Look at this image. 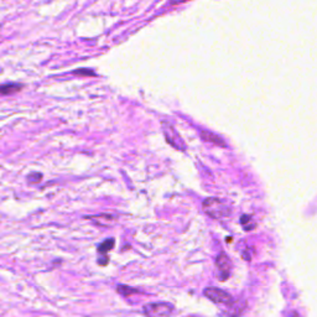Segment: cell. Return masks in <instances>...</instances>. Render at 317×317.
I'll list each match as a JSON object with an SVG mask.
<instances>
[{
	"instance_id": "cell-1",
	"label": "cell",
	"mask_w": 317,
	"mask_h": 317,
	"mask_svg": "<svg viewBox=\"0 0 317 317\" xmlns=\"http://www.w3.org/2000/svg\"><path fill=\"white\" fill-rule=\"evenodd\" d=\"M202 208H203L204 213L208 214L211 218L214 219H223L226 217L231 216L232 213L228 204L224 201H222L221 198H216V197L204 199L203 203H202Z\"/></svg>"
},
{
	"instance_id": "cell-2",
	"label": "cell",
	"mask_w": 317,
	"mask_h": 317,
	"mask_svg": "<svg viewBox=\"0 0 317 317\" xmlns=\"http://www.w3.org/2000/svg\"><path fill=\"white\" fill-rule=\"evenodd\" d=\"M161 126L167 143H169L171 146H174L175 149H177V150L184 151L185 149H186V144H185V141L182 140L181 136L179 135V133L175 130L174 126H172L170 123H167V121H162Z\"/></svg>"
},
{
	"instance_id": "cell-3",
	"label": "cell",
	"mask_w": 317,
	"mask_h": 317,
	"mask_svg": "<svg viewBox=\"0 0 317 317\" xmlns=\"http://www.w3.org/2000/svg\"><path fill=\"white\" fill-rule=\"evenodd\" d=\"M203 295L214 304L231 305L233 302V297L231 294L222 289H217V287H206L203 290Z\"/></svg>"
},
{
	"instance_id": "cell-4",
	"label": "cell",
	"mask_w": 317,
	"mask_h": 317,
	"mask_svg": "<svg viewBox=\"0 0 317 317\" xmlns=\"http://www.w3.org/2000/svg\"><path fill=\"white\" fill-rule=\"evenodd\" d=\"M174 312V306L166 302H153L144 306V314L148 316H169Z\"/></svg>"
},
{
	"instance_id": "cell-5",
	"label": "cell",
	"mask_w": 317,
	"mask_h": 317,
	"mask_svg": "<svg viewBox=\"0 0 317 317\" xmlns=\"http://www.w3.org/2000/svg\"><path fill=\"white\" fill-rule=\"evenodd\" d=\"M216 264H217V268H218L219 277H221L222 281H224V280H226L227 277H229V275H231V272H232L231 259H229V257L227 254L221 253V254L217 257Z\"/></svg>"
},
{
	"instance_id": "cell-6",
	"label": "cell",
	"mask_w": 317,
	"mask_h": 317,
	"mask_svg": "<svg viewBox=\"0 0 317 317\" xmlns=\"http://www.w3.org/2000/svg\"><path fill=\"white\" fill-rule=\"evenodd\" d=\"M201 138L203 139V140L209 141V143L216 144V145L224 146V148H226V146H227V143L223 140V139L221 138V136L216 135V134L211 133V131H204V130L201 131Z\"/></svg>"
},
{
	"instance_id": "cell-7",
	"label": "cell",
	"mask_w": 317,
	"mask_h": 317,
	"mask_svg": "<svg viewBox=\"0 0 317 317\" xmlns=\"http://www.w3.org/2000/svg\"><path fill=\"white\" fill-rule=\"evenodd\" d=\"M1 93L3 94H10L14 93V92H18L21 89L20 84H15V83H8V84H3L1 86Z\"/></svg>"
},
{
	"instance_id": "cell-8",
	"label": "cell",
	"mask_w": 317,
	"mask_h": 317,
	"mask_svg": "<svg viewBox=\"0 0 317 317\" xmlns=\"http://www.w3.org/2000/svg\"><path fill=\"white\" fill-rule=\"evenodd\" d=\"M114 247V239L113 238H109V239L104 240L101 245L98 247V252L102 253V254H107L109 250H112V248Z\"/></svg>"
},
{
	"instance_id": "cell-9",
	"label": "cell",
	"mask_w": 317,
	"mask_h": 317,
	"mask_svg": "<svg viewBox=\"0 0 317 317\" xmlns=\"http://www.w3.org/2000/svg\"><path fill=\"white\" fill-rule=\"evenodd\" d=\"M117 291L123 295V296H130V295L133 294H138L139 290L131 289V287L129 286H124V285H118V286H117Z\"/></svg>"
},
{
	"instance_id": "cell-10",
	"label": "cell",
	"mask_w": 317,
	"mask_h": 317,
	"mask_svg": "<svg viewBox=\"0 0 317 317\" xmlns=\"http://www.w3.org/2000/svg\"><path fill=\"white\" fill-rule=\"evenodd\" d=\"M72 73L76 76H96V73L88 68H78V70L73 71Z\"/></svg>"
},
{
	"instance_id": "cell-11",
	"label": "cell",
	"mask_w": 317,
	"mask_h": 317,
	"mask_svg": "<svg viewBox=\"0 0 317 317\" xmlns=\"http://www.w3.org/2000/svg\"><path fill=\"white\" fill-rule=\"evenodd\" d=\"M41 177H42V175L39 174V172H34V174L29 175V182H31V184H36V182H40L41 181Z\"/></svg>"
},
{
	"instance_id": "cell-12",
	"label": "cell",
	"mask_w": 317,
	"mask_h": 317,
	"mask_svg": "<svg viewBox=\"0 0 317 317\" xmlns=\"http://www.w3.org/2000/svg\"><path fill=\"white\" fill-rule=\"evenodd\" d=\"M185 1H187V0H170L169 4L170 5H179V4L185 3Z\"/></svg>"
}]
</instances>
